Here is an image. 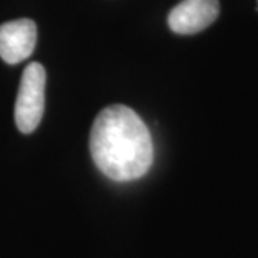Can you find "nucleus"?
<instances>
[{
	"mask_svg": "<svg viewBox=\"0 0 258 258\" xmlns=\"http://www.w3.org/2000/svg\"><path fill=\"white\" fill-rule=\"evenodd\" d=\"M46 72L40 63H30L22 75L18 99L15 105L16 126L23 134H30L39 126L45 111Z\"/></svg>",
	"mask_w": 258,
	"mask_h": 258,
	"instance_id": "f03ea898",
	"label": "nucleus"
},
{
	"mask_svg": "<svg viewBox=\"0 0 258 258\" xmlns=\"http://www.w3.org/2000/svg\"><path fill=\"white\" fill-rule=\"evenodd\" d=\"M36 39V25L30 19H18L0 25V57L10 64L28 59L35 50Z\"/></svg>",
	"mask_w": 258,
	"mask_h": 258,
	"instance_id": "20e7f679",
	"label": "nucleus"
},
{
	"mask_svg": "<svg viewBox=\"0 0 258 258\" xmlns=\"http://www.w3.org/2000/svg\"><path fill=\"white\" fill-rule=\"evenodd\" d=\"M89 148L98 169L118 182L144 176L154 161L147 125L123 105H111L99 112L91 129Z\"/></svg>",
	"mask_w": 258,
	"mask_h": 258,
	"instance_id": "f257e3e1",
	"label": "nucleus"
},
{
	"mask_svg": "<svg viewBox=\"0 0 258 258\" xmlns=\"http://www.w3.org/2000/svg\"><path fill=\"white\" fill-rule=\"evenodd\" d=\"M220 15L218 0H182L168 15V25L178 35L203 32Z\"/></svg>",
	"mask_w": 258,
	"mask_h": 258,
	"instance_id": "7ed1b4c3",
	"label": "nucleus"
}]
</instances>
